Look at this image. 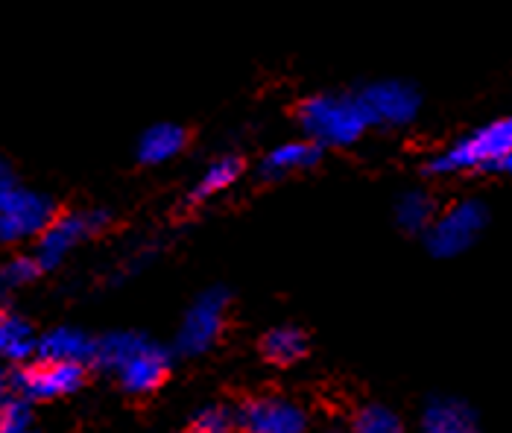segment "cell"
I'll list each match as a JSON object with an SVG mask.
<instances>
[{
  "instance_id": "obj_21",
  "label": "cell",
  "mask_w": 512,
  "mask_h": 433,
  "mask_svg": "<svg viewBox=\"0 0 512 433\" xmlns=\"http://www.w3.org/2000/svg\"><path fill=\"white\" fill-rule=\"evenodd\" d=\"M33 419L30 413V398L12 390H3L0 398V431H15V428H27Z\"/></svg>"
},
{
  "instance_id": "obj_17",
  "label": "cell",
  "mask_w": 512,
  "mask_h": 433,
  "mask_svg": "<svg viewBox=\"0 0 512 433\" xmlns=\"http://www.w3.org/2000/svg\"><path fill=\"white\" fill-rule=\"evenodd\" d=\"M261 352L276 366H293L308 355V337L296 325H276L264 334Z\"/></svg>"
},
{
  "instance_id": "obj_4",
  "label": "cell",
  "mask_w": 512,
  "mask_h": 433,
  "mask_svg": "<svg viewBox=\"0 0 512 433\" xmlns=\"http://www.w3.org/2000/svg\"><path fill=\"white\" fill-rule=\"evenodd\" d=\"M512 153V118H501L457 138L445 153L431 158L428 170L434 176L469 173V170H501Z\"/></svg>"
},
{
  "instance_id": "obj_1",
  "label": "cell",
  "mask_w": 512,
  "mask_h": 433,
  "mask_svg": "<svg viewBox=\"0 0 512 433\" xmlns=\"http://www.w3.org/2000/svg\"><path fill=\"white\" fill-rule=\"evenodd\" d=\"M94 366L115 375L118 384L132 395L156 393L170 372V355L164 346L135 331H112L97 340Z\"/></svg>"
},
{
  "instance_id": "obj_2",
  "label": "cell",
  "mask_w": 512,
  "mask_h": 433,
  "mask_svg": "<svg viewBox=\"0 0 512 433\" xmlns=\"http://www.w3.org/2000/svg\"><path fill=\"white\" fill-rule=\"evenodd\" d=\"M299 126L305 138L316 141L319 147H352L372 123L366 118L357 91L352 94L328 91L308 97L299 106Z\"/></svg>"
},
{
  "instance_id": "obj_18",
  "label": "cell",
  "mask_w": 512,
  "mask_h": 433,
  "mask_svg": "<svg viewBox=\"0 0 512 433\" xmlns=\"http://www.w3.org/2000/svg\"><path fill=\"white\" fill-rule=\"evenodd\" d=\"M436 220V202L425 191H407L395 202V223L410 235H425Z\"/></svg>"
},
{
  "instance_id": "obj_16",
  "label": "cell",
  "mask_w": 512,
  "mask_h": 433,
  "mask_svg": "<svg viewBox=\"0 0 512 433\" xmlns=\"http://www.w3.org/2000/svg\"><path fill=\"white\" fill-rule=\"evenodd\" d=\"M240 173H243V158L235 156V153H226V156L214 158V161L202 170L197 185L191 188V202H205V199L229 191L237 179H240Z\"/></svg>"
},
{
  "instance_id": "obj_23",
  "label": "cell",
  "mask_w": 512,
  "mask_h": 433,
  "mask_svg": "<svg viewBox=\"0 0 512 433\" xmlns=\"http://www.w3.org/2000/svg\"><path fill=\"white\" fill-rule=\"evenodd\" d=\"M501 170H507V173H512V153L507 158H504V164H501Z\"/></svg>"
},
{
  "instance_id": "obj_20",
  "label": "cell",
  "mask_w": 512,
  "mask_h": 433,
  "mask_svg": "<svg viewBox=\"0 0 512 433\" xmlns=\"http://www.w3.org/2000/svg\"><path fill=\"white\" fill-rule=\"evenodd\" d=\"M41 273H44V270H41L36 255H15V258H9V261L3 264L0 281H3V290H18V287L33 284Z\"/></svg>"
},
{
  "instance_id": "obj_3",
  "label": "cell",
  "mask_w": 512,
  "mask_h": 433,
  "mask_svg": "<svg viewBox=\"0 0 512 433\" xmlns=\"http://www.w3.org/2000/svg\"><path fill=\"white\" fill-rule=\"evenodd\" d=\"M56 205L41 191H33L15 179L9 161L0 164V240L24 243L36 237L53 223Z\"/></svg>"
},
{
  "instance_id": "obj_11",
  "label": "cell",
  "mask_w": 512,
  "mask_h": 433,
  "mask_svg": "<svg viewBox=\"0 0 512 433\" xmlns=\"http://www.w3.org/2000/svg\"><path fill=\"white\" fill-rule=\"evenodd\" d=\"M97 340H91L82 328L56 325L39 337L41 360H68V363H94Z\"/></svg>"
},
{
  "instance_id": "obj_14",
  "label": "cell",
  "mask_w": 512,
  "mask_h": 433,
  "mask_svg": "<svg viewBox=\"0 0 512 433\" xmlns=\"http://www.w3.org/2000/svg\"><path fill=\"white\" fill-rule=\"evenodd\" d=\"M0 355L12 366L27 363L39 355V334L24 316L9 311L0 316Z\"/></svg>"
},
{
  "instance_id": "obj_25",
  "label": "cell",
  "mask_w": 512,
  "mask_h": 433,
  "mask_svg": "<svg viewBox=\"0 0 512 433\" xmlns=\"http://www.w3.org/2000/svg\"><path fill=\"white\" fill-rule=\"evenodd\" d=\"M328 433H349V431H340V428H331V431Z\"/></svg>"
},
{
  "instance_id": "obj_10",
  "label": "cell",
  "mask_w": 512,
  "mask_h": 433,
  "mask_svg": "<svg viewBox=\"0 0 512 433\" xmlns=\"http://www.w3.org/2000/svg\"><path fill=\"white\" fill-rule=\"evenodd\" d=\"M308 410L284 395H255L237 407L243 433H308Z\"/></svg>"
},
{
  "instance_id": "obj_9",
  "label": "cell",
  "mask_w": 512,
  "mask_h": 433,
  "mask_svg": "<svg viewBox=\"0 0 512 433\" xmlns=\"http://www.w3.org/2000/svg\"><path fill=\"white\" fill-rule=\"evenodd\" d=\"M357 97L366 109L372 126L381 129H401L410 126L422 112V94L404 79H378L357 88Z\"/></svg>"
},
{
  "instance_id": "obj_15",
  "label": "cell",
  "mask_w": 512,
  "mask_h": 433,
  "mask_svg": "<svg viewBox=\"0 0 512 433\" xmlns=\"http://www.w3.org/2000/svg\"><path fill=\"white\" fill-rule=\"evenodd\" d=\"M422 433H477L474 413L457 398H434L422 413Z\"/></svg>"
},
{
  "instance_id": "obj_12",
  "label": "cell",
  "mask_w": 512,
  "mask_h": 433,
  "mask_svg": "<svg viewBox=\"0 0 512 433\" xmlns=\"http://www.w3.org/2000/svg\"><path fill=\"white\" fill-rule=\"evenodd\" d=\"M319 156H322V147L316 141H311V138L284 141V144L273 147L267 156L261 158V176H267V179H284V176L311 170L316 161H319Z\"/></svg>"
},
{
  "instance_id": "obj_5",
  "label": "cell",
  "mask_w": 512,
  "mask_h": 433,
  "mask_svg": "<svg viewBox=\"0 0 512 433\" xmlns=\"http://www.w3.org/2000/svg\"><path fill=\"white\" fill-rule=\"evenodd\" d=\"M85 384V363H68V360H41L36 363H18L6 372L3 390L27 395L30 401H53L74 395Z\"/></svg>"
},
{
  "instance_id": "obj_13",
  "label": "cell",
  "mask_w": 512,
  "mask_h": 433,
  "mask_svg": "<svg viewBox=\"0 0 512 433\" xmlns=\"http://www.w3.org/2000/svg\"><path fill=\"white\" fill-rule=\"evenodd\" d=\"M185 144H188V132L179 123L161 120L141 132L135 156L141 164H164V161L179 156L185 150Z\"/></svg>"
},
{
  "instance_id": "obj_8",
  "label": "cell",
  "mask_w": 512,
  "mask_h": 433,
  "mask_svg": "<svg viewBox=\"0 0 512 433\" xmlns=\"http://www.w3.org/2000/svg\"><path fill=\"white\" fill-rule=\"evenodd\" d=\"M226 311H229V293L223 287H208L205 293H199L176 331V352H182L185 357L205 355L223 334Z\"/></svg>"
},
{
  "instance_id": "obj_7",
  "label": "cell",
  "mask_w": 512,
  "mask_h": 433,
  "mask_svg": "<svg viewBox=\"0 0 512 433\" xmlns=\"http://www.w3.org/2000/svg\"><path fill=\"white\" fill-rule=\"evenodd\" d=\"M109 226V211L91 208V211H71V214H56L53 223L36 237V258L41 270L59 267L82 240L100 235Z\"/></svg>"
},
{
  "instance_id": "obj_6",
  "label": "cell",
  "mask_w": 512,
  "mask_h": 433,
  "mask_svg": "<svg viewBox=\"0 0 512 433\" xmlns=\"http://www.w3.org/2000/svg\"><path fill=\"white\" fill-rule=\"evenodd\" d=\"M489 223V211L480 199H463L436 214L431 229L425 232L428 252L434 258H457L466 249H472L474 240L483 235Z\"/></svg>"
},
{
  "instance_id": "obj_24",
  "label": "cell",
  "mask_w": 512,
  "mask_h": 433,
  "mask_svg": "<svg viewBox=\"0 0 512 433\" xmlns=\"http://www.w3.org/2000/svg\"><path fill=\"white\" fill-rule=\"evenodd\" d=\"M0 433H36V431H33L30 425H27V428H15V431H0Z\"/></svg>"
},
{
  "instance_id": "obj_19",
  "label": "cell",
  "mask_w": 512,
  "mask_h": 433,
  "mask_svg": "<svg viewBox=\"0 0 512 433\" xmlns=\"http://www.w3.org/2000/svg\"><path fill=\"white\" fill-rule=\"evenodd\" d=\"M349 433H407L401 416L387 404H366L360 407L349 425Z\"/></svg>"
},
{
  "instance_id": "obj_22",
  "label": "cell",
  "mask_w": 512,
  "mask_h": 433,
  "mask_svg": "<svg viewBox=\"0 0 512 433\" xmlns=\"http://www.w3.org/2000/svg\"><path fill=\"white\" fill-rule=\"evenodd\" d=\"M237 428V410L229 407H205L199 410V416L191 425V433H235Z\"/></svg>"
}]
</instances>
